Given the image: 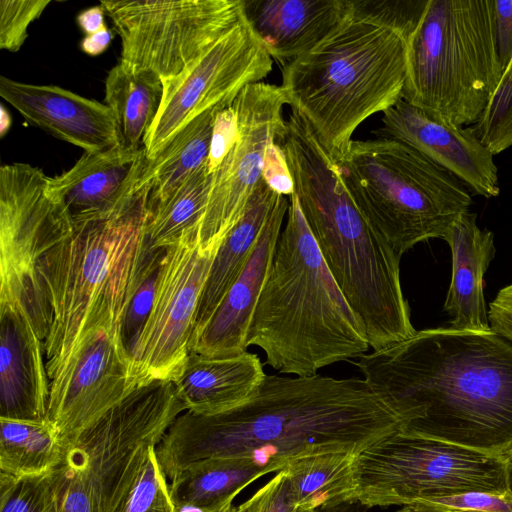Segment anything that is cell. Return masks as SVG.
Wrapping results in <instances>:
<instances>
[{"instance_id":"cell-1","label":"cell","mask_w":512,"mask_h":512,"mask_svg":"<svg viewBox=\"0 0 512 512\" xmlns=\"http://www.w3.org/2000/svg\"><path fill=\"white\" fill-rule=\"evenodd\" d=\"M401 418L364 379L267 375L246 404L217 415L181 413L156 446L170 480L209 458H251L271 472L311 454H359L401 432Z\"/></svg>"},{"instance_id":"cell-2","label":"cell","mask_w":512,"mask_h":512,"mask_svg":"<svg viewBox=\"0 0 512 512\" xmlns=\"http://www.w3.org/2000/svg\"><path fill=\"white\" fill-rule=\"evenodd\" d=\"M355 365L402 433L512 456V343L499 334L425 329Z\"/></svg>"},{"instance_id":"cell-3","label":"cell","mask_w":512,"mask_h":512,"mask_svg":"<svg viewBox=\"0 0 512 512\" xmlns=\"http://www.w3.org/2000/svg\"><path fill=\"white\" fill-rule=\"evenodd\" d=\"M427 0H351L340 24L282 67L288 105L310 124L333 161L359 125L402 99L409 41Z\"/></svg>"},{"instance_id":"cell-4","label":"cell","mask_w":512,"mask_h":512,"mask_svg":"<svg viewBox=\"0 0 512 512\" xmlns=\"http://www.w3.org/2000/svg\"><path fill=\"white\" fill-rule=\"evenodd\" d=\"M280 146L306 223L337 286L379 350L412 336L399 256L363 217L310 124L291 111Z\"/></svg>"},{"instance_id":"cell-5","label":"cell","mask_w":512,"mask_h":512,"mask_svg":"<svg viewBox=\"0 0 512 512\" xmlns=\"http://www.w3.org/2000/svg\"><path fill=\"white\" fill-rule=\"evenodd\" d=\"M248 329L280 373L312 376L363 355L366 335L330 274L295 194Z\"/></svg>"},{"instance_id":"cell-6","label":"cell","mask_w":512,"mask_h":512,"mask_svg":"<svg viewBox=\"0 0 512 512\" xmlns=\"http://www.w3.org/2000/svg\"><path fill=\"white\" fill-rule=\"evenodd\" d=\"M146 165L112 210L72 222L39 264L52 312L44 342L49 380L66 363L90 317H109L121 327L146 238Z\"/></svg>"},{"instance_id":"cell-7","label":"cell","mask_w":512,"mask_h":512,"mask_svg":"<svg viewBox=\"0 0 512 512\" xmlns=\"http://www.w3.org/2000/svg\"><path fill=\"white\" fill-rule=\"evenodd\" d=\"M333 162L360 213L401 257L419 242L443 239L473 203L458 178L398 140H352Z\"/></svg>"},{"instance_id":"cell-8","label":"cell","mask_w":512,"mask_h":512,"mask_svg":"<svg viewBox=\"0 0 512 512\" xmlns=\"http://www.w3.org/2000/svg\"><path fill=\"white\" fill-rule=\"evenodd\" d=\"M502 74L493 0H428L409 41L402 99L458 126L475 125Z\"/></svg>"},{"instance_id":"cell-9","label":"cell","mask_w":512,"mask_h":512,"mask_svg":"<svg viewBox=\"0 0 512 512\" xmlns=\"http://www.w3.org/2000/svg\"><path fill=\"white\" fill-rule=\"evenodd\" d=\"M184 411L173 381L135 388L65 447L54 470L58 512H119L146 446Z\"/></svg>"},{"instance_id":"cell-10","label":"cell","mask_w":512,"mask_h":512,"mask_svg":"<svg viewBox=\"0 0 512 512\" xmlns=\"http://www.w3.org/2000/svg\"><path fill=\"white\" fill-rule=\"evenodd\" d=\"M355 501L368 508L480 491H509L508 460L399 432L356 455Z\"/></svg>"},{"instance_id":"cell-11","label":"cell","mask_w":512,"mask_h":512,"mask_svg":"<svg viewBox=\"0 0 512 512\" xmlns=\"http://www.w3.org/2000/svg\"><path fill=\"white\" fill-rule=\"evenodd\" d=\"M46 180L28 163L0 169V304L20 308L43 342L52 312L39 264L72 229L64 206L46 193Z\"/></svg>"},{"instance_id":"cell-12","label":"cell","mask_w":512,"mask_h":512,"mask_svg":"<svg viewBox=\"0 0 512 512\" xmlns=\"http://www.w3.org/2000/svg\"><path fill=\"white\" fill-rule=\"evenodd\" d=\"M121 39L119 63L176 77L244 17L242 0L101 1Z\"/></svg>"},{"instance_id":"cell-13","label":"cell","mask_w":512,"mask_h":512,"mask_svg":"<svg viewBox=\"0 0 512 512\" xmlns=\"http://www.w3.org/2000/svg\"><path fill=\"white\" fill-rule=\"evenodd\" d=\"M202 246L197 226L165 248L154 302L132 359L136 386L175 381L192 340L200 299L221 246Z\"/></svg>"},{"instance_id":"cell-14","label":"cell","mask_w":512,"mask_h":512,"mask_svg":"<svg viewBox=\"0 0 512 512\" xmlns=\"http://www.w3.org/2000/svg\"><path fill=\"white\" fill-rule=\"evenodd\" d=\"M272 58L245 18L179 75L162 82L158 114L143 141L154 160L192 120L230 106L244 87L272 71Z\"/></svg>"},{"instance_id":"cell-15","label":"cell","mask_w":512,"mask_h":512,"mask_svg":"<svg viewBox=\"0 0 512 512\" xmlns=\"http://www.w3.org/2000/svg\"><path fill=\"white\" fill-rule=\"evenodd\" d=\"M285 104L288 101L281 87L262 81L244 87L232 103L237 136L211 174L206 209L194 225L202 246L223 242L245 213L249 200L263 182L267 146L273 141L281 144L287 131L283 118Z\"/></svg>"},{"instance_id":"cell-16","label":"cell","mask_w":512,"mask_h":512,"mask_svg":"<svg viewBox=\"0 0 512 512\" xmlns=\"http://www.w3.org/2000/svg\"><path fill=\"white\" fill-rule=\"evenodd\" d=\"M135 388L132 359L118 326L93 324L50 380L46 420L66 447Z\"/></svg>"},{"instance_id":"cell-17","label":"cell","mask_w":512,"mask_h":512,"mask_svg":"<svg viewBox=\"0 0 512 512\" xmlns=\"http://www.w3.org/2000/svg\"><path fill=\"white\" fill-rule=\"evenodd\" d=\"M377 138L398 140L417 150L458 178L470 191L485 198L500 193L494 155L474 128L458 126L401 99L383 112Z\"/></svg>"},{"instance_id":"cell-18","label":"cell","mask_w":512,"mask_h":512,"mask_svg":"<svg viewBox=\"0 0 512 512\" xmlns=\"http://www.w3.org/2000/svg\"><path fill=\"white\" fill-rule=\"evenodd\" d=\"M0 96L30 124L94 153L121 144L116 119L104 103L55 85L0 77Z\"/></svg>"},{"instance_id":"cell-19","label":"cell","mask_w":512,"mask_h":512,"mask_svg":"<svg viewBox=\"0 0 512 512\" xmlns=\"http://www.w3.org/2000/svg\"><path fill=\"white\" fill-rule=\"evenodd\" d=\"M289 198L278 195L257 243L243 270L212 318L192 338L189 350L203 355L227 356L247 351V334L272 263Z\"/></svg>"},{"instance_id":"cell-20","label":"cell","mask_w":512,"mask_h":512,"mask_svg":"<svg viewBox=\"0 0 512 512\" xmlns=\"http://www.w3.org/2000/svg\"><path fill=\"white\" fill-rule=\"evenodd\" d=\"M44 342L27 315L0 304V417L45 420L50 380Z\"/></svg>"},{"instance_id":"cell-21","label":"cell","mask_w":512,"mask_h":512,"mask_svg":"<svg viewBox=\"0 0 512 512\" xmlns=\"http://www.w3.org/2000/svg\"><path fill=\"white\" fill-rule=\"evenodd\" d=\"M243 15L282 67L324 40L346 17L351 0H242Z\"/></svg>"},{"instance_id":"cell-22","label":"cell","mask_w":512,"mask_h":512,"mask_svg":"<svg viewBox=\"0 0 512 512\" xmlns=\"http://www.w3.org/2000/svg\"><path fill=\"white\" fill-rule=\"evenodd\" d=\"M145 157L144 148L121 144L84 152L69 170L47 176L46 193L64 206L72 222L100 217L117 205Z\"/></svg>"},{"instance_id":"cell-23","label":"cell","mask_w":512,"mask_h":512,"mask_svg":"<svg viewBox=\"0 0 512 512\" xmlns=\"http://www.w3.org/2000/svg\"><path fill=\"white\" fill-rule=\"evenodd\" d=\"M265 376L254 353L212 356L190 351L174 385L186 410L217 415L246 404L258 392Z\"/></svg>"},{"instance_id":"cell-24","label":"cell","mask_w":512,"mask_h":512,"mask_svg":"<svg viewBox=\"0 0 512 512\" xmlns=\"http://www.w3.org/2000/svg\"><path fill=\"white\" fill-rule=\"evenodd\" d=\"M443 239L452 254L451 282L444 303L451 328L491 330L483 279L495 255L493 233L480 229L476 214L468 211L452 224Z\"/></svg>"},{"instance_id":"cell-25","label":"cell","mask_w":512,"mask_h":512,"mask_svg":"<svg viewBox=\"0 0 512 512\" xmlns=\"http://www.w3.org/2000/svg\"><path fill=\"white\" fill-rule=\"evenodd\" d=\"M278 195L263 180L249 200L245 213L222 242L200 299L192 338L206 326L240 275Z\"/></svg>"},{"instance_id":"cell-26","label":"cell","mask_w":512,"mask_h":512,"mask_svg":"<svg viewBox=\"0 0 512 512\" xmlns=\"http://www.w3.org/2000/svg\"><path fill=\"white\" fill-rule=\"evenodd\" d=\"M272 473L251 458H209L194 462L171 479L176 509L211 511L234 499L246 486Z\"/></svg>"},{"instance_id":"cell-27","label":"cell","mask_w":512,"mask_h":512,"mask_svg":"<svg viewBox=\"0 0 512 512\" xmlns=\"http://www.w3.org/2000/svg\"><path fill=\"white\" fill-rule=\"evenodd\" d=\"M356 455L328 452L302 456L285 468L296 509L318 510L355 501Z\"/></svg>"},{"instance_id":"cell-28","label":"cell","mask_w":512,"mask_h":512,"mask_svg":"<svg viewBox=\"0 0 512 512\" xmlns=\"http://www.w3.org/2000/svg\"><path fill=\"white\" fill-rule=\"evenodd\" d=\"M160 78L115 65L105 80V104L111 109L121 137V145L132 150L143 148L161 105Z\"/></svg>"},{"instance_id":"cell-29","label":"cell","mask_w":512,"mask_h":512,"mask_svg":"<svg viewBox=\"0 0 512 512\" xmlns=\"http://www.w3.org/2000/svg\"><path fill=\"white\" fill-rule=\"evenodd\" d=\"M218 110L205 112L192 120L158 157L148 160L145 169L150 185L147 210L162 204L191 174L207 165Z\"/></svg>"},{"instance_id":"cell-30","label":"cell","mask_w":512,"mask_h":512,"mask_svg":"<svg viewBox=\"0 0 512 512\" xmlns=\"http://www.w3.org/2000/svg\"><path fill=\"white\" fill-rule=\"evenodd\" d=\"M0 473L35 477L54 471L62 462L65 446L48 420L0 417Z\"/></svg>"},{"instance_id":"cell-31","label":"cell","mask_w":512,"mask_h":512,"mask_svg":"<svg viewBox=\"0 0 512 512\" xmlns=\"http://www.w3.org/2000/svg\"><path fill=\"white\" fill-rule=\"evenodd\" d=\"M207 165L191 174L162 204L147 210L146 235L154 247L173 244L204 215L211 186Z\"/></svg>"},{"instance_id":"cell-32","label":"cell","mask_w":512,"mask_h":512,"mask_svg":"<svg viewBox=\"0 0 512 512\" xmlns=\"http://www.w3.org/2000/svg\"><path fill=\"white\" fill-rule=\"evenodd\" d=\"M165 248L154 247L146 235L140 255L134 290L129 298L121 321L122 342L131 359H133L154 302Z\"/></svg>"},{"instance_id":"cell-33","label":"cell","mask_w":512,"mask_h":512,"mask_svg":"<svg viewBox=\"0 0 512 512\" xmlns=\"http://www.w3.org/2000/svg\"><path fill=\"white\" fill-rule=\"evenodd\" d=\"M157 445L146 446L119 512H176L167 477L156 455Z\"/></svg>"},{"instance_id":"cell-34","label":"cell","mask_w":512,"mask_h":512,"mask_svg":"<svg viewBox=\"0 0 512 512\" xmlns=\"http://www.w3.org/2000/svg\"><path fill=\"white\" fill-rule=\"evenodd\" d=\"M0 512H58L54 471L23 478L0 473Z\"/></svg>"},{"instance_id":"cell-35","label":"cell","mask_w":512,"mask_h":512,"mask_svg":"<svg viewBox=\"0 0 512 512\" xmlns=\"http://www.w3.org/2000/svg\"><path fill=\"white\" fill-rule=\"evenodd\" d=\"M473 128L493 155L512 146V59L503 71L485 112Z\"/></svg>"},{"instance_id":"cell-36","label":"cell","mask_w":512,"mask_h":512,"mask_svg":"<svg viewBox=\"0 0 512 512\" xmlns=\"http://www.w3.org/2000/svg\"><path fill=\"white\" fill-rule=\"evenodd\" d=\"M396 512H512V492L472 491L417 499L401 506Z\"/></svg>"},{"instance_id":"cell-37","label":"cell","mask_w":512,"mask_h":512,"mask_svg":"<svg viewBox=\"0 0 512 512\" xmlns=\"http://www.w3.org/2000/svg\"><path fill=\"white\" fill-rule=\"evenodd\" d=\"M50 3V0H1L0 48L17 52L28 37L29 25Z\"/></svg>"},{"instance_id":"cell-38","label":"cell","mask_w":512,"mask_h":512,"mask_svg":"<svg viewBox=\"0 0 512 512\" xmlns=\"http://www.w3.org/2000/svg\"><path fill=\"white\" fill-rule=\"evenodd\" d=\"M238 512H295L290 483L283 469L239 505Z\"/></svg>"},{"instance_id":"cell-39","label":"cell","mask_w":512,"mask_h":512,"mask_svg":"<svg viewBox=\"0 0 512 512\" xmlns=\"http://www.w3.org/2000/svg\"><path fill=\"white\" fill-rule=\"evenodd\" d=\"M237 136V118L232 104L217 111L207 160L209 174L219 167Z\"/></svg>"},{"instance_id":"cell-40","label":"cell","mask_w":512,"mask_h":512,"mask_svg":"<svg viewBox=\"0 0 512 512\" xmlns=\"http://www.w3.org/2000/svg\"><path fill=\"white\" fill-rule=\"evenodd\" d=\"M263 180L277 194L291 196L294 194V182L285 154L279 142H271L264 154Z\"/></svg>"},{"instance_id":"cell-41","label":"cell","mask_w":512,"mask_h":512,"mask_svg":"<svg viewBox=\"0 0 512 512\" xmlns=\"http://www.w3.org/2000/svg\"><path fill=\"white\" fill-rule=\"evenodd\" d=\"M494 23L503 71L512 59V0H493Z\"/></svg>"},{"instance_id":"cell-42","label":"cell","mask_w":512,"mask_h":512,"mask_svg":"<svg viewBox=\"0 0 512 512\" xmlns=\"http://www.w3.org/2000/svg\"><path fill=\"white\" fill-rule=\"evenodd\" d=\"M490 329L512 343V283L503 287L489 304Z\"/></svg>"},{"instance_id":"cell-43","label":"cell","mask_w":512,"mask_h":512,"mask_svg":"<svg viewBox=\"0 0 512 512\" xmlns=\"http://www.w3.org/2000/svg\"><path fill=\"white\" fill-rule=\"evenodd\" d=\"M104 12L101 5L87 8L77 15L76 22L86 35L94 34L107 27L104 21Z\"/></svg>"},{"instance_id":"cell-44","label":"cell","mask_w":512,"mask_h":512,"mask_svg":"<svg viewBox=\"0 0 512 512\" xmlns=\"http://www.w3.org/2000/svg\"><path fill=\"white\" fill-rule=\"evenodd\" d=\"M113 39V32L108 27L86 35L80 43L81 50L89 56H98L109 47Z\"/></svg>"},{"instance_id":"cell-45","label":"cell","mask_w":512,"mask_h":512,"mask_svg":"<svg viewBox=\"0 0 512 512\" xmlns=\"http://www.w3.org/2000/svg\"><path fill=\"white\" fill-rule=\"evenodd\" d=\"M368 507L358 501H347L336 506L320 508L315 512H366Z\"/></svg>"},{"instance_id":"cell-46","label":"cell","mask_w":512,"mask_h":512,"mask_svg":"<svg viewBox=\"0 0 512 512\" xmlns=\"http://www.w3.org/2000/svg\"><path fill=\"white\" fill-rule=\"evenodd\" d=\"M233 500L234 499H229L220 507L211 511H203L197 509H176V512H238V508L233 505Z\"/></svg>"},{"instance_id":"cell-47","label":"cell","mask_w":512,"mask_h":512,"mask_svg":"<svg viewBox=\"0 0 512 512\" xmlns=\"http://www.w3.org/2000/svg\"><path fill=\"white\" fill-rule=\"evenodd\" d=\"M12 119L3 105L0 109V134L3 137L11 127Z\"/></svg>"},{"instance_id":"cell-48","label":"cell","mask_w":512,"mask_h":512,"mask_svg":"<svg viewBox=\"0 0 512 512\" xmlns=\"http://www.w3.org/2000/svg\"><path fill=\"white\" fill-rule=\"evenodd\" d=\"M508 460V484L509 489L512 492V457H510Z\"/></svg>"},{"instance_id":"cell-49","label":"cell","mask_w":512,"mask_h":512,"mask_svg":"<svg viewBox=\"0 0 512 512\" xmlns=\"http://www.w3.org/2000/svg\"><path fill=\"white\" fill-rule=\"evenodd\" d=\"M295 512H315L314 510H300V509H296Z\"/></svg>"},{"instance_id":"cell-50","label":"cell","mask_w":512,"mask_h":512,"mask_svg":"<svg viewBox=\"0 0 512 512\" xmlns=\"http://www.w3.org/2000/svg\"><path fill=\"white\" fill-rule=\"evenodd\" d=\"M512 457V456H511ZM509 459V458H508Z\"/></svg>"}]
</instances>
